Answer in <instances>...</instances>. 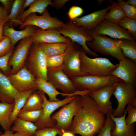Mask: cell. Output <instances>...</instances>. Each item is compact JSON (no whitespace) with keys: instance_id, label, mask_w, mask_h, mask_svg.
I'll list each match as a JSON object with an SVG mask.
<instances>
[{"instance_id":"6da1fadb","label":"cell","mask_w":136,"mask_h":136,"mask_svg":"<svg viewBox=\"0 0 136 136\" xmlns=\"http://www.w3.org/2000/svg\"><path fill=\"white\" fill-rule=\"evenodd\" d=\"M80 96L82 107L74 117L70 131L81 136H95L103 127L106 115L88 94Z\"/></svg>"},{"instance_id":"7a4b0ae2","label":"cell","mask_w":136,"mask_h":136,"mask_svg":"<svg viewBox=\"0 0 136 136\" xmlns=\"http://www.w3.org/2000/svg\"><path fill=\"white\" fill-rule=\"evenodd\" d=\"M82 48L79 57L80 69L90 75L106 76L111 75L112 72L116 67L118 63L114 64L106 58L101 57L91 58L88 57Z\"/></svg>"},{"instance_id":"3957f363","label":"cell","mask_w":136,"mask_h":136,"mask_svg":"<svg viewBox=\"0 0 136 136\" xmlns=\"http://www.w3.org/2000/svg\"><path fill=\"white\" fill-rule=\"evenodd\" d=\"M86 30L93 38L92 41L86 42L88 47L95 52L114 57L119 62L125 58L120 48L118 39H113L105 35L96 34L91 30Z\"/></svg>"},{"instance_id":"277c9868","label":"cell","mask_w":136,"mask_h":136,"mask_svg":"<svg viewBox=\"0 0 136 136\" xmlns=\"http://www.w3.org/2000/svg\"><path fill=\"white\" fill-rule=\"evenodd\" d=\"M47 56L37 44L33 42L29 49L24 66L37 78L48 81Z\"/></svg>"},{"instance_id":"5b68a950","label":"cell","mask_w":136,"mask_h":136,"mask_svg":"<svg viewBox=\"0 0 136 136\" xmlns=\"http://www.w3.org/2000/svg\"><path fill=\"white\" fill-rule=\"evenodd\" d=\"M56 29L61 35L69 38L72 42L78 44L86 53L94 57L98 56V54L91 50L86 44L87 42L92 41L93 38L84 27L77 26L70 21Z\"/></svg>"},{"instance_id":"8992f818","label":"cell","mask_w":136,"mask_h":136,"mask_svg":"<svg viewBox=\"0 0 136 136\" xmlns=\"http://www.w3.org/2000/svg\"><path fill=\"white\" fill-rule=\"evenodd\" d=\"M136 87L123 81L117 82L113 95L116 99L118 104L116 109H113L112 115L113 116H122L125 108L128 104L136 105Z\"/></svg>"},{"instance_id":"52a82bcc","label":"cell","mask_w":136,"mask_h":136,"mask_svg":"<svg viewBox=\"0 0 136 136\" xmlns=\"http://www.w3.org/2000/svg\"><path fill=\"white\" fill-rule=\"evenodd\" d=\"M76 90L91 91L99 89L109 85L123 81L112 75L98 76L91 75L70 78Z\"/></svg>"},{"instance_id":"ba28073f","label":"cell","mask_w":136,"mask_h":136,"mask_svg":"<svg viewBox=\"0 0 136 136\" xmlns=\"http://www.w3.org/2000/svg\"><path fill=\"white\" fill-rule=\"evenodd\" d=\"M82 106L80 95L69 103L63 106L58 111L51 116L56 122L54 127L65 131H70L74 116Z\"/></svg>"},{"instance_id":"9c48e42d","label":"cell","mask_w":136,"mask_h":136,"mask_svg":"<svg viewBox=\"0 0 136 136\" xmlns=\"http://www.w3.org/2000/svg\"><path fill=\"white\" fill-rule=\"evenodd\" d=\"M82 48L80 46L76 45L72 42L69 44L65 51L63 70L69 78L90 75L82 72L80 69L79 54Z\"/></svg>"},{"instance_id":"30bf717a","label":"cell","mask_w":136,"mask_h":136,"mask_svg":"<svg viewBox=\"0 0 136 136\" xmlns=\"http://www.w3.org/2000/svg\"><path fill=\"white\" fill-rule=\"evenodd\" d=\"M77 95L72 97L66 96L62 100L51 101L47 99L44 93L43 95L44 101L42 115L39 120L34 123L38 129L55 127L56 122L51 118L52 113L59 108L71 101Z\"/></svg>"},{"instance_id":"8fae6325","label":"cell","mask_w":136,"mask_h":136,"mask_svg":"<svg viewBox=\"0 0 136 136\" xmlns=\"http://www.w3.org/2000/svg\"><path fill=\"white\" fill-rule=\"evenodd\" d=\"M64 24L57 18L51 17L46 8L41 15L38 16L35 13L30 14L19 25V28L21 29H24L27 26L32 25L45 30L58 28Z\"/></svg>"},{"instance_id":"7c38bea8","label":"cell","mask_w":136,"mask_h":136,"mask_svg":"<svg viewBox=\"0 0 136 136\" xmlns=\"http://www.w3.org/2000/svg\"><path fill=\"white\" fill-rule=\"evenodd\" d=\"M63 67V64L57 67L48 68V81L62 93H73L76 90L70 78L64 72Z\"/></svg>"},{"instance_id":"4fadbf2b","label":"cell","mask_w":136,"mask_h":136,"mask_svg":"<svg viewBox=\"0 0 136 136\" xmlns=\"http://www.w3.org/2000/svg\"><path fill=\"white\" fill-rule=\"evenodd\" d=\"M7 76L12 85L19 92L39 90L37 78L25 66L15 74Z\"/></svg>"},{"instance_id":"5bb4252c","label":"cell","mask_w":136,"mask_h":136,"mask_svg":"<svg viewBox=\"0 0 136 136\" xmlns=\"http://www.w3.org/2000/svg\"><path fill=\"white\" fill-rule=\"evenodd\" d=\"M33 43L31 36L22 40L17 45L10 58L12 67L10 75L15 74L24 66L30 48Z\"/></svg>"},{"instance_id":"9a60e30c","label":"cell","mask_w":136,"mask_h":136,"mask_svg":"<svg viewBox=\"0 0 136 136\" xmlns=\"http://www.w3.org/2000/svg\"><path fill=\"white\" fill-rule=\"evenodd\" d=\"M94 34L108 35L115 39H126L135 41L131 33L117 24L104 19L92 30Z\"/></svg>"},{"instance_id":"2e32d148","label":"cell","mask_w":136,"mask_h":136,"mask_svg":"<svg viewBox=\"0 0 136 136\" xmlns=\"http://www.w3.org/2000/svg\"><path fill=\"white\" fill-rule=\"evenodd\" d=\"M117 82L91 91L88 94L96 103L101 112L105 115L112 114L113 109L110 99Z\"/></svg>"},{"instance_id":"e0dca14e","label":"cell","mask_w":136,"mask_h":136,"mask_svg":"<svg viewBox=\"0 0 136 136\" xmlns=\"http://www.w3.org/2000/svg\"><path fill=\"white\" fill-rule=\"evenodd\" d=\"M111 75L136 86V63L127 58L119 61Z\"/></svg>"},{"instance_id":"ac0fdd59","label":"cell","mask_w":136,"mask_h":136,"mask_svg":"<svg viewBox=\"0 0 136 136\" xmlns=\"http://www.w3.org/2000/svg\"><path fill=\"white\" fill-rule=\"evenodd\" d=\"M31 37L33 42L36 44L64 43L69 44L72 42L69 38L62 35L56 29L43 30L36 28Z\"/></svg>"},{"instance_id":"d6986e66","label":"cell","mask_w":136,"mask_h":136,"mask_svg":"<svg viewBox=\"0 0 136 136\" xmlns=\"http://www.w3.org/2000/svg\"><path fill=\"white\" fill-rule=\"evenodd\" d=\"M110 5L101 10L74 19L72 22L75 25L82 27L87 30H92L104 19L105 16L109 11Z\"/></svg>"},{"instance_id":"ffe728a7","label":"cell","mask_w":136,"mask_h":136,"mask_svg":"<svg viewBox=\"0 0 136 136\" xmlns=\"http://www.w3.org/2000/svg\"><path fill=\"white\" fill-rule=\"evenodd\" d=\"M36 83L39 90L46 93L49 97V100L55 101L60 100L57 97V95H60L63 96L72 97L76 95H83L85 94V91L76 90L71 93H66L59 91L50 82L45 80L37 78Z\"/></svg>"},{"instance_id":"44dd1931","label":"cell","mask_w":136,"mask_h":136,"mask_svg":"<svg viewBox=\"0 0 136 136\" xmlns=\"http://www.w3.org/2000/svg\"><path fill=\"white\" fill-rule=\"evenodd\" d=\"M126 114L124 111L123 116L119 117H114L112 114L109 115L115 124L111 132V136H136V123L127 125L125 121Z\"/></svg>"},{"instance_id":"7402d4cb","label":"cell","mask_w":136,"mask_h":136,"mask_svg":"<svg viewBox=\"0 0 136 136\" xmlns=\"http://www.w3.org/2000/svg\"><path fill=\"white\" fill-rule=\"evenodd\" d=\"M19 92L12 85L8 76L0 71V99L2 102L14 103Z\"/></svg>"},{"instance_id":"603a6c76","label":"cell","mask_w":136,"mask_h":136,"mask_svg":"<svg viewBox=\"0 0 136 136\" xmlns=\"http://www.w3.org/2000/svg\"><path fill=\"white\" fill-rule=\"evenodd\" d=\"M36 28L35 26L28 25L21 30H17L13 27L5 25L4 27L3 35L8 37L10 39L11 44L14 47L19 41L31 36Z\"/></svg>"},{"instance_id":"cb8c5ba5","label":"cell","mask_w":136,"mask_h":136,"mask_svg":"<svg viewBox=\"0 0 136 136\" xmlns=\"http://www.w3.org/2000/svg\"><path fill=\"white\" fill-rule=\"evenodd\" d=\"M49 5L52 6L51 0H35L27 10L24 11L19 15L13 24L15 25H19L24 22L27 16L32 13L37 12L42 15Z\"/></svg>"},{"instance_id":"d4e9b609","label":"cell","mask_w":136,"mask_h":136,"mask_svg":"<svg viewBox=\"0 0 136 136\" xmlns=\"http://www.w3.org/2000/svg\"><path fill=\"white\" fill-rule=\"evenodd\" d=\"M10 129L23 136H32L38 129L34 123L17 117Z\"/></svg>"},{"instance_id":"484cf974","label":"cell","mask_w":136,"mask_h":136,"mask_svg":"<svg viewBox=\"0 0 136 136\" xmlns=\"http://www.w3.org/2000/svg\"><path fill=\"white\" fill-rule=\"evenodd\" d=\"M44 93L41 90L33 91L28 96L21 110L35 111L43 109V95Z\"/></svg>"},{"instance_id":"4316f807","label":"cell","mask_w":136,"mask_h":136,"mask_svg":"<svg viewBox=\"0 0 136 136\" xmlns=\"http://www.w3.org/2000/svg\"><path fill=\"white\" fill-rule=\"evenodd\" d=\"M34 91L31 90L20 92L16 96L14 100L13 108L10 117L11 125L18 117V114L23 107L28 96Z\"/></svg>"},{"instance_id":"83f0119b","label":"cell","mask_w":136,"mask_h":136,"mask_svg":"<svg viewBox=\"0 0 136 136\" xmlns=\"http://www.w3.org/2000/svg\"><path fill=\"white\" fill-rule=\"evenodd\" d=\"M48 56L64 53L69 44L64 43H39L37 44Z\"/></svg>"},{"instance_id":"f1b7e54d","label":"cell","mask_w":136,"mask_h":136,"mask_svg":"<svg viewBox=\"0 0 136 136\" xmlns=\"http://www.w3.org/2000/svg\"><path fill=\"white\" fill-rule=\"evenodd\" d=\"M118 44L124 56L136 63V42L126 39H118Z\"/></svg>"},{"instance_id":"f546056e","label":"cell","mask_w":136,"mask_h":136,"mask_svg":"<svg viewBox=\"0 0 136 136\" xmlns=\"http://www.w3.org/2000/svg\"><path fill=\"white\" fill-rule=\"evenodd\" d=\"M111 3L109 11L106 14L104 19L117 24L120 20L126 17L118 2L109 1Z\"/></svg>"},{"instance_id":"4dcf8cb0","label":"cell","mask_w":136,"mask_h":136,"mask_svg":"<svg viewBox=\"0 0 136 136\" xmlns=\"http://www.w3.org/2000/svg\"><path fill=\"white\" fill-rule=\"evenodd\" d=\"M14 105V103L9 104L0 102V125L5 131L11 129L10 117Z\"/></svg>"},{"instance_id":"1f68e13d","label":"cell","mask_w":136,"mask_h":136,"mask_svg":"<svg viewBox=\"0 0 136 136\" xmlns=\"http://www.w3.org/2000/svg\"><path fill=\"white\" fill-rule=\"evenodd\" d=\"M43 110L28 111L21 110L18 117L24 120L34 123L38 121L41 118Z\"/></svg>"},{"instance_id":"d6a6232c","label":"cell","mask_w":136,"mask_h":136,"mask_svg":"<svg viewBox=\"0 0 136 136\" xmlns=\"http://www.w3.org/2000/svg\"><path fill=\"white\" fill-rule=\"evenodd\" d=\"M25 0H15L14 1L10 14L7 17L8 21L13 24L21 14L23 6Z\"/></svg>"},{"instance_id":"836d02e7","label":"cell","mask_w":136,"mask_h":136,"mask_svg":"<svg viewBox=\"0 0 136 136\" xmlns=\"http://www.w3.org/2000/svg\"><path fill=\"white\" fill-rule=\"evenodd\" d=\"M120 26L130 32L134 39H136V19L126 17L117 24Z\"/></svg>"},{"instance_id":"e575fe53","label":"cell","mask_w":136,"mask_h":136,"mask_svg":"<svg viewBox=\"0 0 136 136\" xmlns=\"http://www.w3.org/2000/svg\"><path fill=\"white\" fill-rule=\"evenodd\" d=\"M62 133L61 129L54 127H46L37 129L32 136H60Z\"/></svg>"},{"instance_id":"d590c367","label":"cell","mask_w":136,"mask_h":136,"mask_svg":"<svg viewBox=\"0 0 136 136\" xmlns=\"http://www.w3.org/2000/svg\"><path fill=\"white\" fill-rule=\"evenodd\" d=\"M64 53L51 56H47V68L56 67L63 64L64 57Z\"/></svg>"},{"instance_id":"8d00e7d4","label":"cell","mask_w":136,"mask_h":136,"mask_svg":"<svg viewBox=\"0 0 136 136\" xmlns=\"http://www.w3.org/2000/svg\"><path fill=\"white\" fill-rule=\"evenodd\" d=\"M117 1L127 17L136 19V7L132 6L123 0H117Z\"/></svg>"},{"instance_id":"74e56055","label":"cell","mask_w":136,"mask_h":136,"mask_svg":"<svg viewBox=\"0 0 136 136\" xmlns=\"http://www.w3.org/2000/svg\"><path fill=\"white\" fill-rule=\"evenodd\" d=\"M124 111L128 114L127 117L125 118L126 124L130 125L135 123L136 122V105L128 104Z\"/></svg>"},{"instance_id":"f35d334b","label":"cell","mask_w":136,"mask_h":136,"mask_svg":"<svg viewBox=\"0 0 136 136\" xmlns=\"http://www.w3.org/2000/svg\"><path fill=\"white\" fill-rule=\"evenodd\" d=\"M106 115L104 125L99 133L100 136H111V131L115 127V123L111 118L109 115L108 114Z\"/></svg>"},{"instance_id":"ab89813d","label":"cell","mask_w":136,"mask_h":136,"mask_svg":"<svg viewBox=\"0 0 136 136\" xmlns=\"http://www.w3.org/2000/svg\"><path fill=\"white\" fill-rule=\"evenodd\" d=\"M13 48L14 46L11 44L10 39L8 37L4 36L0 41V57L7 54Z\"/></svg>"},{"instance_id":"60d3db41","label":"cell","mask_w":136,"mask_h":136,"mask_svg":"<svg viewBox=\"0 0 136 136\" xmlns=\"http://www.w3.org/2000/svg\"><path fill=\"white\" fill-rule=\"evenodd\" d=\"M83 12L84 10L82 8L78 6H73L70 8L67 13L70 21H72L82 15Z\"/></svg>"},{"instance_id":"b9f144b4","label":"cell","mask_w":136,"mask_h":136,"mask_svg":"<svg viewBox=\"0 0 136 136\" xmlns=\"http://www.w3.org/2000/svg\"><path fill=\"white\" fill-rule=\"evenodd\" d=\"M13 51V48L7 54L0 57V69L7 72L9 70V62L10 57Z\"/></svg>"},{"instance_id":"7bdbcfd3","label":"cell","mask_w":136,"mask_h":136,"mask_svg":"<svg viewBox=\"0 0 136 136\" xmlns=\"http://www.w3.org/2000/svg\"><path fill=\"white\" fill-rule=\"evenodd\" d=\"M69 1L68 0H54L52 1V7L56 9H60L63 7Z\"/></svg>"},{"instance_id":"ee69618b","label":"cell","mask_w":136,"mask_h":136,"mask_svg":"<svg viewBox=\"0 0 136 136\" xmlns=\"http://www.w3.org/2000/svg\"><path fill=\"white\" fill-rule=\"evenodd\" d=\"M8 16L4 17L0 20V41L4 37L3 32L4 26L6 23L8 21L7 18Z\"/></svg>"},{"instance_id":"f6af8a7d","label":"cell","mask_w":136,"mask_h":136,"mask_svg":"<svg viewBox=\"0 0 136 136\" xmlns=\"http://www.w3.org/2000/svg\"><path fill=\"white\" fill-rule=\"evenodd\" d=\"M13 0H0V2L4 6V8L8 12L11 9L14 2Z\"/></svg>"},{"instance_id":"bcb514c9","label":"cell","mask_w":136,"mask_h":136,"mask_svg":"<svg viewBox=\"0 0 136 136\" xmlns=\"http://www.w3.org/2000/svg\"><path fill=\"white\" fill-rule=\"evenodd\" d=\"M35 0H25L23 5L22 11L21 14L24 11V9L30 6L35 1Z\"/></svg>"},{"instance_id":"7dc6e473","label":"cell","mask_w":136,"mask_h":136,"mask_svg":"<svg viewBox=\"0 0 136 136\" xmlns=\"http://www.w3.org/2000/svg\"><path fill=\"white\" fill-rule=\"evenodd\" d=\"M8 15V12L5 8L0 6V20L4 17Z\"/></svg>"},{"instance_id":"c3c4849f","label":"cell","mask_w":136,"mask_h":136,"mask_svg":"<svg viewBox=\"0 0 136 136\" xmlns=\"http://www.w3.org/2000/svg\"><path fill=\"white\" fill-rule=\"evenodd\" d=\"M62 133L60 136H75L74 134L70 131H65L61 129Z\"/></svg>"},{"instance_id":"681fc988","label":"cell","mask_w":136,"mask_h":136,"mask_svg":"<svg viewBox=\"0 0 136 136\" xmlns=\"http://www.w3.org/2000/svg\"><path fill=\"white\" fill-rule=\"evenodd\" d=\"M5 132L0 136H13V132L10 129L5 131Z\"/></svg>"},{"instance_id":"f907efd6","label":"cell","mask_w":136,"mask_h":136,"mask_svg":"<svg viewBox=\"0 0 136 136\" xmlns=\"http://www.w3.org/2000/svg\"><path fill=\"white\" fill-rule=\"evenodd\" d=\"M126 2L130 5L134 7H136V0H128Z\"/></svg>"},{"instance_id":"816d5d0a","label":"cell","mask_w":136,"mask_h":136,"mask_svg":"<svg viewBox=\"0 0 136 136\" xmlns=\"http://www.w3.org/2000/svg\"><path fill=\"white\" fill-rule=\"evenodd\" d=\"M13 136H23L21 134L16 132L15 133H14Z\"/></svg>"},{"instance_id":"f5cc1de1","label":"cell","mask_w":136,"mask_h":136,"mask_svg":"<svg viewBox=\"0 0 136 136\" xmlns=\"http://www.w3.org/2000/svg\"><path fill=\"white\" fill-rule=\"evenodd\" d=\"M98 4L99 5H100L104 1V0H98Z\"/></svg>"},{"instance_id":"db71d44e","label":"cell","mask_w":136,"mask_h":136,"mask_svg":"<svg viewBox=\"0 0 136 136\" xmlns=\"http://www.w3.org/2000/svg\"><path fill=\"white\" fill-rule=\"evenodd\" d=\"M3 134L2 133V132L0 131V135H1Z\"/></svg>"},{"instance_id":"11a10c76","label":"cell","mask_w":136,"mask_h":136,"mask_svg":"<svg viewBox=\"0 0 136 136\" xmlns=\"http://www.w3.org/2000/svg\"><path fill=\"white\" fill-rule=\"evenodd\" d=\"M97 136H100V134L99 133V134L97 135Z\"/></svg>"},{"instance_id":"9f6ffc18","label":"cell","mask_w":136,"mask_h":136,"mask_svg":"<svg viewBox=\"0 0 136 136\" xmlns=\"http://www.w3.org/2000/svg\"><path fill=\"white\" fill-rule=\"evenodd\" d=\"M1 101L0 99V101Z\"/></svg>"}]
</instances>
